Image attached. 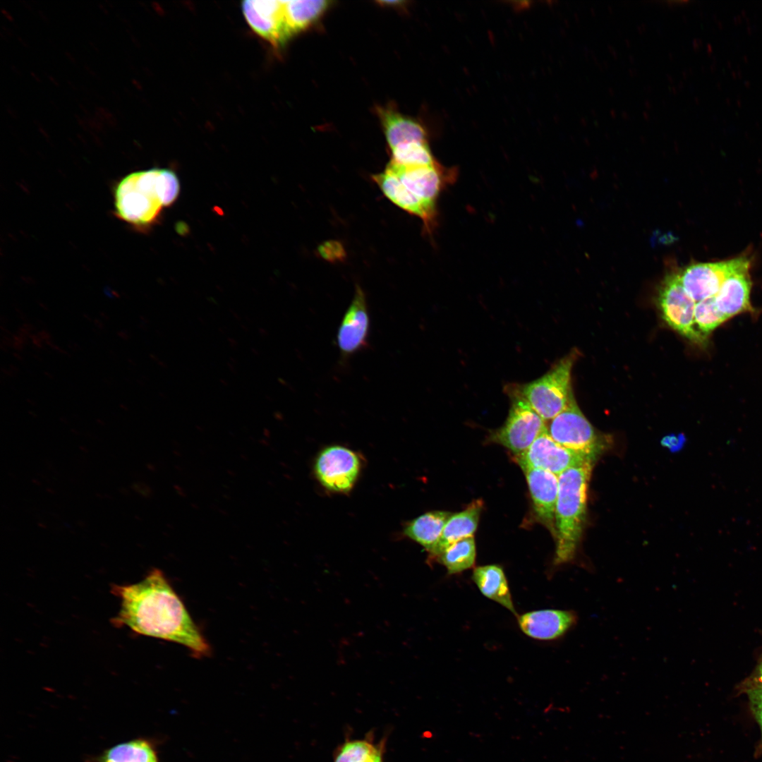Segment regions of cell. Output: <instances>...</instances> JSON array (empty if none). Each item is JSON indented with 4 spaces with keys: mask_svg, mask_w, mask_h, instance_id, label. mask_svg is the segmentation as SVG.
Here are the masks:
<instances>
[{
    "mask_svg": "<svg viewBox=\"0 0 762 762\" xmlns=\"http://www.w3.org/2000/svg\"><path fill=\"white\" fill-rule=\"evenodd\" d=\"M160 169L131 173L117 184L114 205L119 217L135 226L157 220L163 207L159 190Z\"/></svg>",
    "mask_w": 762,
    "mask_h": 762,
    "instance_id": "4",
    "label": "cell"
},
{
    "mask_svg": "<svg viewBox=\"0 0 762 762\" xmlns=\"http://www.w3.org/2000/svg\"><path fill=\"white\" fill-rule=\"evenodd\" d=\"M593 464L585 463L558 476L554 559L556 565L571 562L576 557L586 521L587 490Z\"/></svg>",
    "mask_w": 762,
    "mask_h": 762,
    "instance_id": "2",
    "label": "cell"
},
{
    "mask_svg": "<svg viewBox=\"0 0 762 762\" xmlns=\"http://www.w3.org/2000/svg\"><path fill=\"white\" fill-rule=\"evenodd\" d=\"M377 113L390 150L403 143L427 141L423 127L413 119L391 107H378Z\"/></svg>",
    "mask_w": 762,
    "mask_h": 762,
    "instance_id": "18",
    "label": "cell"
},
{
    "mask_svg": "<svg viewBox=\"0 0 762 762\" xmlns=\"http://www.w3.org/2000/svg\"><path fill=\"white\" fill-rule=\"evenodd\" d=\"M658 306L665 322L694 343L702 344L704 337L694 322L696 301L682 286L678 272L670 273L663 281L658 296Z\"/></svg>",
    "mask_w": 762,
    "mask_h": 762,
    "instance_id": "7",
    "label": "cell"
},
{
    "mask_svg": "<svg viewBox=\"0 0 762 762\" xmlns=\"http://www.w3.org/2000/svg\"><path fill=\"white\" fill-rule=\"evenodd\" d=\"M359 468L360 461L356 454L341 446L325 449L315 464L316 476L321 484L337 492H346L351 488Z\"/></svg>",
    "mask_w": 762,
    "mask_h": 762,
    "instance_id": "12",
    "label": "cell"
},
{
    "mask_svg": "<svg viewBox=\"0 0 762 762\" xmlns=\"http://www.w3.org/2000/svg\"><path fill=\"white\" fill-rule=\"evenodd\" d=\"M757 681L758 682L757 685L762 686V662L758 670Z\"/></svg>",
    "mask_w": 762,
    "mask_h": 762,
    "instance_id": "31",
    "label": "cell"
},
{
    "mask_svg": "<svg viewBox=\"0 0 762 762\" xmlns=\"http://www.w3.org/2000/svg\"><path fill=\"white\" fill-rule=\"evenodd\" d=\"M451 516L450 512L445 511L427 512L410 521L404 528V533L430 553L436 547Z\"/></svg>",
    "mask_w": 762,
    "mask_h": 762,
    "instance_id": "21",
    "label": "cell"
},
{
    "mask_svg": "<svg viewBox=\"0 0 762 762\" xmlns=\"http://www.w3.org/2000/svg\"><path fill=\"white\" fill-rule=\"evenodd\" d=\"M505 391L511 401L508 416L504 424L490 435V439L516 456L527 450L547 430L546 421L522 397Z\"/></svg>",
    "mask_w": 762,
    "mask_h": 762,
    "instance_id": "6",
    "label": "cell"
},
{
    "mask_svg": "<svg viewBox=\"0 0 762 762\" xmlns=\"http://www.w3.org/2000/svg\"><path fill=\"white\" fill-rule=\"evenodd\" d=\"M751 281L749 267L728 277L714 296L718 309L728 318L751 311L750 294Z\"/></svg>",
    "mask_w": 762,
    "mask_h": 762,
    "instance_id": "17",
    "label": "cell"
},
{
    "mask_svg": "<svg viewBox=\"0 0 762 762\" xmlns=\"http://www.w3.org/2000/svg\"><path fill=\"white\" fill-rule=\"evenodd\" d=\"M437 559L447 568L449 574L471 568L476 560L473 536L464 538L452 544Z\"/></svg>",
    "mask_w": 762,
    "mask_h": 762,
    "instance_id": "25",
    "label": "cell"
},
{
    "mask_svg": "<svg viewBox=\"0 0 762 762\" xmlns=\"http://www.w3.org/2000/svg\"><path fill=\"white\" fill-rule=\"evenodd\" d=\"M370 323L365 294L359 285H356L353 298L344 313L337 334V343L343 361L366 348Z\"/></svg>",
    "mask_w": 762,
    "mask_h": 762,
    "instance_id": "11",
    "label": "cell"
},
{
    "mask_svg": "<svg viewBox=\"0 0 762 762\" xmlns=\"http://www.w3.org/2000/svg\"><path fill=\"white\" fill-rule=\"evenodd\" d=\"M372 179L392 203L409 214L419 217L423 223L424 231L432 235L437 222V204L417 197L386 168L382 172L373 175Z\"/></svg>",
    "mask_w": 762,
    "mask_h": 762,
    "instance_id": "13",
    "label": "cell"
},
{
    "mask_svg": "<svg viewBox=\"0 0 762 762\" xmlns=\"http://www.w3.org/2000/svg\"><path fill=\"white\" fill-rule=\"evenodd\" d=\"M727 320L729 319L718 309L714 296L696 303L694 322L697 330L704 337Z\"/></svg>",
    "mask_w": 762,
    "mask_h": 762,
    "instance_id": "27",
    "label": "cell"
},
{
    "mask_svg": "<svg viewBox=\"0 0 762 762\" xmlns=\"http://www.w3.org/2000/svg\"><path fill=\"white\" fill-rule=\"evenodd\" d=\"M94 762H159L153 744L135 739L110 747Z\"/></svg>",
    "mask_w": 762,
    "mask_h": 762,
    "instance_id": "23",
    "label": "cell"
},
{
    "mask_svg": "<svg viewBox=\"0 0 762 762\" xmlns=\"http://www.w3.org/2000/svg\"><path fill=\"white\" fill-rule=\"evenodd\" d=\"M522 469L526 478L536 514L555 537L558 476L541 468L526 467Z\"/></svg>",
    "mask_w": 762,
    "mask_h": 762,
    "instance_id": "15",
    "label": "cell"
},
{
    "mask_svg": "<svg viewBox=\"0 0 762 762\" xmlns=\"http://www.w3.org/2000/svg\"><path fill=\"white\" fill-rule=\"evenodd\" d=\"M384 752L380 753L371 762H384Z\"/></svg>",
    "mask_w": 762,
    "mask_h": 762,
    "instance_id": "32",
    "label": "cell"
},
{
    "mask_svg": "<svg viewBox=\"0 0 762 762\" xmlns=\"http://www.w3.org/2000/svg\"><path fill=\"white\" fill-rule=\"evenodd\" d=\"M159 186L162 205L172 204L180 192V183L176 174L170 169H160Z\"/></svg>",
    "mask_w": 762,
    "mask_h": 762,
    "instance_id": "28",
    "label": "cell"
},
{
    "mask_svg": "<svg viewBox=\"0 0 762 762\" xmlns=\"http://www.w3.org/2000/svg\"><path fill=\"white\" fill-rule=\"evenodd\" d=\"M317 253L323 260L330 262L343 261L346 256L344 246L337 240H329L322 243L318 246Z\"/></svg>",
    "mask_w": 762,
    "mask_h": 762,
    "instance_id": "29",
    "label": "cell"
},
{
    "mask_svg": "<svg viewBox=\"0 0 762 762\" xmlns=\"http://www.w3.org/2000/svg\"><path fill=\"white\" fill-rule=\"evenodd\" d=\"M95 324L99 329H103L104 327L102 322L99 321V320H95Z\"/></svg>",
    "mask_w": 762,
    "mask_h": 762,
    "instance_id": "34",
    "label": "cell"
},
{
    "mask_svg": "<svg viewBox=\"0 0 762 762\" xmlns=\"http://www.w3.org/2000/svg\"><path fill=\"white\" fill-rule=\"evenodd\" d=\"M751 708L762 732V686L757 685L749 691Z\"/></svg>",
    "mask_w": 762,
    "mask_h": 762,
    "instance_id": "30",
    "label": "cell"
},
{
    "mask_svg": "<svg viewBox=\"0 0 762 762\" xmlns=\"http://www.w3.org/2000/svg\"><path fill=\"white\" fill-rule=\"evenodd\" d=\"M482 508L483 502L481 500H476L470 503L464 510L452 514L445 524L436 547L430 554L437 558L452 544L464 538L473 536L478 526Z\"/></svg>",
    "mask_w": 762,
    "mask_h": 762,
    "instance_id": "19",
    "label": "cell"
},
{
    "mask_svg": "<svg viewBox=\"0 0 762 762\" xmlns=\"http://www.w3.org/2000/svg\"><path fill=\"white\" fill-rule=\"evenodd\" d=\"M99 314H100L101 317L102 318H104V320H109L108 317L106 315V314L104 313L101 312Z\"/></svg>",
    "mask_w": 762,
    "mask_h": 762,
    "instance_id": "35",
    "label": "cell"
},
{
    "mask_svg": "<svg viewBox=\"0 0 762 762\" xmlns=\"http://www.w3.org/2000/svg\"><path fill=\"white\" fill-rule=\"evenodd\" d=\"M241 8L250 27L273 45H281L291 38L283 1H245Z\"/></svg>",
    "mask_w": 762,
    "mask_h": 762,
    "instance_id": "14",
    "label": "cell"
},
{
    "mask_svg": "<svg viewBox=\"0 0 762 762\" xmlns=\"http://www.w3.org/2000/svg\"><path fill=\"white\" fill-rule=\"evenodd\" d=\"M111 593L121 600L111 620L115 627L182 645L197 658L210 655V644L162 570L152 569L136 583L113 585Z\"/></svg>",
    "mask_w": 762,
    "mask_h": 762,
    "instance_id": "1",
    "label": "cell"
},
{
    "mask_svg": "<svg viewBox=\"0 0 762 762\" xmlns=\"http://www.w3.org/2000/svg\"><path fill=\"white\" fill-rule=\"evenodd\" d=\"M89 762H94V761H89Z\"/></svg>",
    "mask_w": 762,
    "mask_h": 762,
    "instance_id": "37",
    "label": "cell"
},
{
    "mask_svg": "<svg viewBox=\"0 0 762 762\" xmlns=\"http://www.w3.org/2000/svg\"><path fill=\"white\" fill-rule=\"evenodd\" d=\"M472 578L485 597L516 615L507 580L500 566L489 564L478 567L473 570Z\"/></svg>",
    "mask_w": 762,
    "mask_h": 762,
    "instance_id": "20",
    "label": "cell"
},
{
    "mask_svg": "<svg viewBox=\"0 0 762 762\" xmlns=\"http://www.w3.org/2000/svg\"><path fill=\"white\" fill-rule=\"evenodd\" d=\"M749 267V260L738 258L720 262L694 264L678 272V274L686 292L698 302L715 296L728 277Z\"/></svg>",
    "mask_w": 762,
    "mask_h": 762,
    "instance_id": "8",
    "label": "cell"
},
{
    "mask_svg": "<svg viewBox=\"0 0 762 762\" xmlns=\"http://www.w3.org/2000/svg\"><path fill=\"white\" fill-rule=\"evenodd\" d=\"M13 355H14V356H15V357H16V358H18V360H20H20H23V358H22V356H20L19 354H18V353H13Z\"/></svg>",
    "mask_w": 762,
    "mask_h": 762,
    "instance_id": "36",
    "label": "cell"
},
{
    "mask_svg": "<svg viewBox=\"0 0 762 762\" xmlns=\"http://www.w3.org/2000/svg\"><path fill=\"white\" fill-rule=\"evenodd\" d=\"M119 336L123 339H127L129 338V334L126 330H122L119 332Z\"/></svg>",
    "mask_w": 762,
    "mask_h": 762,
    "instance_id": "33",
    "label": "cell"
},
{
    "mask_svg": "<svg viewBox=\"0 0 762 762\" xmlns=\"http://www.w3.org/2000/svg\"><path fill=\"white\" fill-rule=\"evenodd\" d=\"M548 434L558 444L595 461L608 446L583 415L574 396L567 406L549 421Z\"/></svg>",
    "mask_w": 762,
    "mask_h": 762,
    "instance_id": "5",
    "label": "cell"
},
{
    "mask_svg": "<svg viewBox=\"0 0 762 762\" xmlns=\"http://www.w3.org/2000/svg\"><path fill=\"white\" fill-rule=\"evenodd\" d=\"M330 1L324 0L283 1L286 28L290 37L308 28L327 10Z\"/></svg>",
    "mask_w": 762,
    "mask_h": 762,
    "instance_id": "22",
    "label": "cell"
},
{
    "mask_svg": "<svg viewBox=\"0 0 762 762\" xmlns=\"http://www.w3.org/2000/svg\"><path fill=\"white\" fill-rule=\"evenodd\" d=\"M576 351L557 361L540 377L524 384H509L504 390L514 392L524 400L545 421L560 413L574 396L571 384Z\"/></svg>",
    "mask_w": 762,
    "mask_h": 762,
    "instance_id": "3",
    "label": "cell"
},
{
    "mask_svg": "<svg viewBox=\"0 0 762 762\" xmlns=\"http://www.w3.org/2000/svg\"><path fill=\"white\" fill-rule=\"evenodd\" d=\"M386 739L375 742L374 734L362 739H348L340 744L334 754L333 762H371L385 751Z\"/></svg>",
    "mask_w": 762,
    "mask_h": 762,
    "instance_id": "24",
    "label": "cell"
},
{
    "mask_svg": "<svg viewBox=\"0 0 762 762\" xmlns=\"http://www.w3.org/2000/svg\"><path fill=\"white\" fill-rule=\"evenodd\" d=\"M389 162L404 167L428 166L437 162L427 141H413L397 146L391 150Z\"/></svg>",
    "mask_w": 762,
    "mask_h": 762,
    "instance_id": "26",
    "label": "cell"
},
{
    "mask_svg": "<svg viewBox=\"0 0 762 762\" xmlns=\"http://www.w3.org/2000/svg\"><path fill=\"white\" fill-rule=\"evenodd\" d=\"M577 622L575 611L552 609L528 612L518 618L519 627L525 634L543 641L563 636Z\"/></svg>",
    "mask_w": 762,
    "mask_h": 762,
    "instance_id": "16",
    "label": "cell"
},
{
    "mask_svg": "<svg viewBox=\"0 0 762 762\" xmlns=\"http://www.w3.org/2000/svg\"><path fill=\"white\" fill-rule=\"evenodd\" d=\"M386 169L412 193L435 204L442 191L457 177L456 169L444 167L438 162L428 166L404 167L389 162Z\"/></svg>",
    "mask_w": 762,
    "mask_h": 762,
    "instance_id": "9",
    "label": "cell"
},
{
    "mask_svg": "<svg viewBox=\"0 0 762 762\" xmlns=\"http://www.w3.org/2000/svg\"><path fill=\"white\" fill-rule=\"evenodd\" d=\"M519 465L548 471L559 476L566 470L587 462L586 456L556 442L547 433H541L524 452L515 456Z\"/></svg>",
    "mask_w": 762,
    "mask_h": 762,
    "instance_id": "10",
    "label": "cell"
}]
</instances>
